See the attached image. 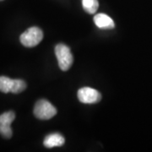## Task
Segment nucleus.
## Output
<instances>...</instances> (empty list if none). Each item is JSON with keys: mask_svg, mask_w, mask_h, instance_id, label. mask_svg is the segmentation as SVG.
I'll list each match as a JSON object with an SVG mask.
<instances>
[{"mask_svg": "<svg viewBox=\"0 0 152 152\" xmlns=\"http://www.w3.org/2000/svg\"><path fill=\"white\" fill-rule=\"evenodd\" d=\"M94 23L96 26L100 29L109 30L113 29L115 26L114 21L111 17L105 15V14H97L94 17Z\"/></svg>", "mask_w": 152, "mask_h": 152, "instance_id": "6", "label": "nucleus"}, {"mask_svg": "<svg viewBox=\"0 0 152 152\" xmlns=\"http://www.w3.org/2000/svg\"><path fill=\"white\" fill-rule=\"evenodd\" d=\"M34 115L41 120H48L57 114V109L47 100H39L34 107Z\"/></svg>", "mask_w": 152, "mask_h": 152, "instance_id": "3", "label": "nucleus"}, {"mask_svg": "<svg viewBox=\"0 0 152 152\" xmlns=\"http://www.w3.org/2000/svg\"><path fill=\"white\" fill-rule=\"evenodd\" d=\"M64 142H65V140L62 134L54 133V134H51L46 136V138L44 139L43 144L45 147L47 148H53V147L64 145Z\"/></svg>", "mask_w": 152, "mask_h": 152, "instance_id": "7", "label": "nucleus"}, {"mask_svg": "<svg viewBox=\"0 0 152 152\" xmlns=\"http://www.w3.org/2000/svg\"><path fill=\"white\" fill-rule=\"evenodd\" d=\"M15 80L6 76H0V91L3 93L12 92Z\"/></svg>", "mask_w": 152, "mask_h": 152, "instance_id": "8", "label": "nucleus"}, {"mask_svg": "<svg viewBox=\"0 0 152 152\" xmlns=\"http://www.w3.org/2000/svg\"><path fill=\"white\" fill-rule=\"evenodd\" d=\"M82 5L88 14L93 15L97 11L99 3L97 0H82Z\"/></svg>", "mask_w": 152, "mask_h": 152, "instance_id": "9", "label": "nucleus"}, {"mask_svg": "<svg viewBox=\"0 0 152 152\" xmlns=\"http://www.w3.org/2000/svg\"><path fill=\"white\" fill-rule=\"evenodd\" d=\"M43 39V32L39 27L32 26L27 29L20 37V42L26 48H34L37 46Z\"/></svg>", "mask_w": 152, "mask_h": 152, "instance_id": "2", "label": "nucleus"}, {"mask_svg": "<svg viewBox=\"0 0 152 152\" xmlns=\"http://www.w3.org/2000/svg\"><path fill=\"white\" fill-rule=\"evenodd\" d=\"M55 54L58 61V66L63 71L69 70L74 62L70 48L64 44H58L55 48Z\"/></svg>", "mask_w": 152, "mask_h": 152, "instance_id": "1", "label": "nucleus"}, {"mask_svg": "<svg viewBox=\"0 0 152 152\" xmlns=\"http://www.w3.org/2000/svg\"><path fill=\"white\" fill-rule=\"evenodd\" d=\"M15 118V114L12 111H9L0 115V134L5 139H10L13 134L11 124Z\"/></svg>", "mask_w": 152, "mask_h": 152, "instance_id": "5", "label": "nucleus"}, {"mask_svg": "<svg viewBox=\"0 0 152 152\" xmlns=\"http://www.w3.org/2000/svg\"><path fill=\"white\" fill-rule=\"evenodd\" d=\"M0 1H3V0H0Z\"/></svg>", "mask_w": 152, "mask_h": 152, "instance_id": "10", "label": "nucleus"}, {"mask_svg": "<svg viewBox=\"0 0 152 152\" xmlns=\"http://www.w3.org/2000/svg\"><path fill=\"white\" fill-rule=\"evenodd\" d=\"M78 99L82 103H97L102 99V95L98 91L93 88L83 87L78 91Z\"/></svg>", "mask_w": 152, "mask_h": 152, "instance_id": "4", "label": "nucleus"}]
</instances>
